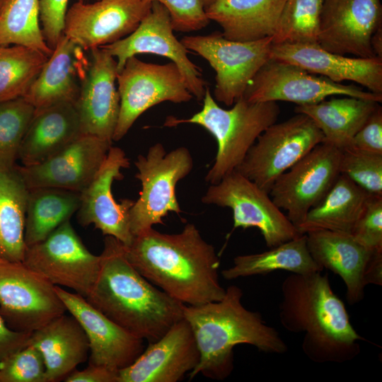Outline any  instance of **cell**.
I'll use <instances>...</instances> for the list:
<instances>
[{"label": "cell", "mask_w": 382, "mask_h": 382, "mask_svg": "<svg viewBox=\"0 0 382 382\" xmlns=\"http://www.w3.org/2000/svg\"><path fill=\"white\" fill-rule=\"evenodd\" d=\"M100 255V270L86 299L110 320L149 343L183 318L185 304L143 277L117 239L105 236Z\"/></svg>", "instance_id": "obj_2"}, {"label": "cell", "mask_w": 382, "mask_h": 382, "mask_svg": "<svg viewBox=\"0 0 382 382\" xmlns=\"http://www.w3.org/2000/svg\"><path fill=\"white\" fill-rule=\"evenodd\" d=\"M49 57L22 45H0V102L23 98Z\"/></svg>", "instance_id": "obj_35"}, {"label": "cell", "mask_w": 382, "mask_h": 382, "mask_svg": "<svg viewBox=\"0 0 382 382\" xmlns=\"http://www.w3.org/2000/svg\"><path fill=\"white\" fill-rule=\"evenodd\" d=\"M66 382H118V372L103 366L88 364L81 370H74L64 380Z\"/></svg>", "instance_id": "obj_45"}, {"label": "cell", "mask_w": 382, "mask_h": 382, "mask_svg": "<svg viewBox=\"0 0 382 382\" xmlns=\"http://www.w3.org/2000/svg\"><path fill=\"white\" fill-rule=\"evenodd\" d=\"M40 0H5L0 8V45H22L52 53L40 26Z\"/></svg>", "instance_id": "obj_34"}, {"label": "cell", "mask_w": 382, "mask_h": 382, "mask_svg": "<svg viewBox=\"0 0 382 382\" xmlns=\"http://www.w3.org/2000/svg\"><path fill=\"white\" fill-rule=\"evenodd\" d=\"M340 170L369 194L382 196V155L345 148L341 150Z\"/></svg>", "instance_id": "obj_38"}, {"label": "cell", "mask_w": 382, "mask_h": 382, "mask_svg": "<svg viewBox=\"0 0 382 382\" xmlns=\"http://www.w3.org/2000/svg\"><path fill=\"white\" fill-rule=\"evenodd\" d=\"M323 1L286 0L272 44L318 43Z\"/></svg>", "instance_id": "obj_36"}, {"label": "cell", "mask_w": 382, "mask_h": 382, "mask_svg": "<svg viewBox=\"0 0 382 382\" xmlns=\"http://www.w3.org/2000/svg\"><path fill=\"white\" fill-rule=\"evenodd\" d=\"M0 382H47L40 352L28 344L8 357L0 365Z\"/></svg>", "instance_id": "obj_39"}, {"label": "cell", "mask_w": 382, "mask_h": 382, "mask_svg": "<svg viewBox=\"0 0 382 382\" xmlns=\"http://www.w3.org/2000/svg\"><path fill=\"white\" fill-rule=\"evenodd\" d=\"M310 254L323 269L339 275L346 287L349 304L364 298L366 275L376 250H371L349 233L318 230L306 233Z\"/></svg>", "instance_id": "obj_24"}, {"label": "cell", "mask_w": 382, "mask_h": 382, "mask_svg": "<svg viewBox=\"0 0 382 382\" xmlns=\"http://www.w3.org/2000/svg\"><path fill=\"white\" fill-rule=\"evenodd\" d=\"M157 1L169 11L175 31L191 32L205 28L209 23L199 0H146Z\"/></svg>", "instance_id": "obj_41"}, {"label": "cell", "mask_w": 382, "mask_h": 382, "mask_svg": "<svg viewBox=\"0 0 382 382\" xmlns=\"http://www.w3.org/2000/svg\"><path fill=\"white\" fill-rule=\"evenodd\" d=\"M371 195L340 173L328 194L308 212L296 228L301 234L318 230L351 234Z\"/></svg>", "instance_id": "obj_29"}, {"label": "cell", "mask_w": 382, "mask_h": 382, "mask_svg": "<svg viewBox=\"0 0 382 382\" xmlns=\"http://www.w3.org/2000/svg\"><path fill=\"white\" fill-rule=\"evenodd\" d=\"M30 334L11 329L0 314V365L11 354L27 345Z\"/></svg>", "instance_id": "obj_44"}, {"label": "cell", "mask_w": 382, "mask_h": 382, "mask_svg": "<svg viewBox=\"0 0 382 382\" xmlns=\"http://www.w3.org/2000/svg\"><path fill=\"white\" fill-rule=\"evenodd\" d=\"M112 143L81 134L64 148L45 160L16 168L28 189L54 187L81 192L94 178Z\"/></svg>", "instance_id": "obj_18"}, {"label": "cell", "mask_w": 382, "mask_h": 382, "mask_svg": "<svg viewBox=\"0 0 382 382\" xmlns=\"http://www.w3.org/2000/svg\"><path fill=\"white\" fill-rule=\"evenodd\" d=\"M4 1L5 0H0V8H1L2 4H4Z\"/></svg>", "instance_id": "obj_48"}, {"label": "cell", "mask_w": 382, "mask_h": 382, "mask_svg": "<svg viewBox=\"0 0 382 382\" xmlns=\"http://www.w3.org/2000/svg\"><path fill=\"white\" fill-rule=\"evenodd\" d=\"M180 42L187 50L205 59L214 69V98L231 106L243 97L250 81L270 59L272 37L238 42L215 32L207 35H186Z\"/></svg>", "instance_id": "obj_8"}, {"label": "cell", "mask_w": 382, "mask_h": 382, "mask_svg": "<svg viewBox=\"0 0 382 382\" xmlns=\"http://www.w3.org/2000/svg\"><path fill=\"white\" fill-rule=\"evenodd\" d=\"M35 112L23 98L0 102V172L13 169L21 144Z\"/></svg>", "instance_id": "obj_37"}, {"label": "cell", "mask_w": 382, "mask_h": 382, "mask_svg": "<svg viewBox=\"0 0 382 382\" xmlns=\"http://www.w3.org/2000/svg\"><path fill=\"white\" fill-rule=\"evenodd\" d=\"M270 58L294 64L335 83L352 81L382 94V59L378 57H349L316 43L272 44Z\"/></svg>", "instance_id": "obj_23"}, {"label": "cell", "mask_w": 382, "mask_h": 382, "mask_svg": "<svg viewBox=\"0 0 382 382\" xmlns=\"http://www.w3.org/2000/svg\"><path fill=\"white\" fill-rule=\"evenodd\" d=\"M346 148L382 155V108L380 105L354 134Z\"/></svg>", "instance_id": "obj_43"}, {"label": "cell", "mask_w": 382, "mask_h": 382, "mask_svg": "<svg viewBox=\"0 0 382 382\" xmlns=\"http://www.w3.org/2000/svg\"><path fill=\"white\" fill-rule=\"evenodd\" d=\"M200 111L183 119L168 116L163 126L198 125L217 142L214 163L205 181L214 185L236 170L260 134L277 121L280 108L277 102H250L241 97L228 110L218 105L207 88Z\"/></svg>", "instance_id": "obj_5"}, {"label": "cell", "mask_w": 382, "mask_h": 382, "mask_svg": "<svg viewBox=\"0 0 382 382\" xmlns=\"http://www.w3.org/2000/svg\"><path fill=\"white\" fill-rule=\"evenodd\" d=\"M90 51L89 66L74 105L81 134L112 143L120 108V94L115 86L117 61L103 47Z\"/></svg>", "instance_id": "obj_21"}, {"label": "cell", "mask_w": 382, "mask_h": 382, "mask_svg": "<svg viewBox=\"0 0 382 382\" xmlns=\"http://www.w3.org/2000/svg\"><path fill=\"white\" fill-rule=\"evenodd\" d=\"M204 8H206L217 0H199Z\"/></svg>", "instance_id": "obj_47"}, {"label": "cell", "mask_w": 382, "mask_h": 382, "mask_svg": "<svg viewBox=\"0 0 382 382\" xmlns=\"http://www.w3.org/2000/svg\"><path fill=\"white\" fill-rule=\"evenodd\" d=\"M173 30L168 9L159 2L153 1L149 12L133 33L101 47L115 58L117 73L128 58L138 54H154L168 58L180 69L192 96L202 100L207 88L206 83Z\"/></svg>", "instance_id": "obj_15"}, {"label": "cell", "mask_w": 382, "mask_h": 382, "mask_svg": "<svg viewBox=\"0 0 382 382\" xmlns=\"http://www.w3.org/2000/svg\"><path fill=\"white\" fill-rule=\"evenodd\" d=\"M129 159L119 147L110 146L106 158L88 186L80 192L77 210L79 223L83 226L93 224L104 236H110L125 246L132 242L129 212L134 201H116L112 183L124 178L122 168L129 167Z\"/></svg>", "instance_id": "obj_17"}, {"label": "cell", "mask_w": 382, "mask_h": 382, "mask_svg": "<svg viewBox=\"0 0 382 382\" xmlns=\"http://www.w3.org/2000/svg\"><path fill=\"white\" fill-rule=\"evenodd\" d=\"M351 235L369 250L382 251V196H370Z\"/></svg>", "instance_id": "obj_40"}, {"label": "cell", "mask_w": 382, "mask_h": 382, "mask_svg": "<svg viewBox=\"0 0 382 382\" xmlns=\"http://www.w3.org/2000/svg\"><path fill=\"white\" fill-rule=\"evenodd\" d=\"M371 47L374 56L382 59V26L379 27L371 36Z\"/></svg>", "instance_id": "obj_46"}, {"label": "cell", "mask_w": 382, "mask_h": 382, "mask_svg": "<svg viewBox=\"0 0 382 382\" xmlns=\"http://www.w3.org/2000/svg\"><path fill=\"white\" fill-rule=\"evenodd\" d=\"M323 141L314 122L306 115L296 113L264 130L236 170L270 193L282 174Z\"/></svg>", "instance_id": "obj_7"}, {"label": "cell", "mask_w": 382, "mask_h": 382, "mask_svg": "<svg viewBox=\"0 0 382 382\" xmlns=\"http://www.w3.org/2000/svg\"><path fill=\"white\" fill-rule=\"evenodd\" d=\"M199 357L192 330L183 318L120 370L118 382H177L196 367Z\"/></svg>", "instance_id": "obj_22"}, {"label": "cell", "mask_w": 382, "mask_h": 382, "mask_svg": "<svg viewBox=\"0 0 382 382\" xmlns=\"http://www.w3.org/2000/svg\"><path fill=\"white\" fill-rule=\"evenodd\" d=\"M125 250L128 261L143 277L185 305L216 301L225 295L215 248L192 224L175 234L151 228L134 236Z\"/></svg>", "instance_id": "obj_1"}, {"label": "cell", "mask_w": 382, "mask_h": 382, "mask_svg": "<svg viewBox=\"0 0 382 382\" xmlns=\"http://www.w3.org/2000/svg\"><path fill=\"white\" fill-rule=\"evenodd\" d=\"M286 0H217L204 11L232 41L250 42L272 37Z\"/></svg>", "instance_id": "obj_28"}, {"label": "cell", "mask_w": 382, "mask_h": 382, "mask_svg": "<svg viewBox=\"0 0 382 382\" xmlns=\"http://www.w3.org/2000/svg\"><path fill=\"white\" fill-rule=\"evenodd\" d=\"M134 164L138 170L135 178L141 185L129 212L131 231L136 236L154 225L163 224L168 212H181L175 187L192 170L193 159L184 146L166 153L163 145L156 143L145 156L139 155Z\"/></svg>", "instance_id": "obj_6"}, {"label": "cell", "mask_w": 382, "mask_h": 382, "mask_svg": "<svg viewBox=\"0 0 382 382\" xmlns=\"http://www.w3.org/2000/svg\"><path fill=\"white\" fill-rule=\"evenodd\" d=\"M28 192L16 166L0 172V260L23 261Z\"/></svg>", "instance_id": "obj_32"}, {"label": "cell", "mask_w": 382, "mask_h": 382, "mask_svg": "<svg viewBox=\"0 0 382 382\" xmlns=\"http://www.w3.org/2000/svg\"><path fill=\"white\" fill-rule=\"evenodd\" d=\"M78 1H88V0H78Z\"/></svg>", "instance_id": "obj_49"}, {"label": "cell", "mask_w": 382, "mask_h": 382, "mask_svg": "<svg viewBox=\"0 0 382 382\" xmlns=\"http://www.w3.org/2000/svg\"><path fill=\"white\" fill-rule=\"evenodd\" d=\"M242 289H226L219 301L183 308V318L194 334L199 361L189 373L190 379L202 374L215 380L226 378L233 369L234 347L246 344L270 354H284L288 347L273 327L265 323L259 312L243 305Z\"/></svg>", "instance_id": "obj_4"}, {"label": "cell", "mask_w": 382, "mask_h": 382, "mask_svg": "<svg viewBox=\"0 0 382 382\" xmlns=\"http://www.w3.org/2000/svg\"><path fill=\"white\" fill-rule=\"evenodd\" d=\"M81 134L74 104L62 103L35 110L21 144L18 160L25 166L38 164Z\"/></svg>", "instance_id": "obj_27"}, {"label": "cell", "mask_w": 382, "mask_h": 382, "mask_svg": "<svg viewBox=\"0 0 382 382\" xmlns=\"http://www.w3.org/2000/svg\"><path fill=\"white\" fill-rule=\"evenodd\" d=\"M281 325L289 332H303L304 354L318 364L344 363L361 352L364 340L352 326L342 300L327 274L291 273L281 285Z\"/></svg>", "instance_id": "obj_3"}, {"label": "cell", "mask_w": 382, "mask_h": 382, "mask_svg": "<svg viewBox=\"0 0 382 382\" xmlns=\"http://www.w3.org/2000/svg\"><path fill=\"white\" fill-rule=\"evenodd\" d=\"M378 105L374 100L344 96L296 105L294 111L306 115L314 122L325 142L342 150Z\"/></svg>", "instance_id": "obj_30"}, {"label": "cell", "mask_w": 382, "mask_h": 382, "mask_svg": "<svg viewBox=\"0 0 382 382\" xmlns=\"http://www.w3.org/2000/svg\"><path fill=\"white\" fill-rule=\"evenodd\" d=\"M341 149L325 141L316 146L273 184L270 195L296 227L340 175Z\"/></svg>", "instance_id": "obj_14"}, {"label": "cell", "mask_w": 382, "mask_h": 382, "mask_svg": "<svg viewBox=\"0 0 382 382\" xmlns=\"http://www.w3.org/2000/svg\"><path fill=\"white\" fill-rule=\"evenodd\" d=\"M28 344L42 354L47 382L64 380L88 359L90 352L83 328L70 313H64L31 332Z\"/></svg>", "instance_id": "obj_26"}, {"label": "cell", "mask_w": 382, "mask_h": 382, "mask_svg": "<svg viewBox=\"0 0 382 382\" xmlns=\"http://www.w3.org/2000/svg\"><path fill=\"white\" fill-rule=\"evenodd\" d=\"M332 96L382 101V94L366 91L353 84L335 83L294 64L272 58L257 72L243 98L250 102L286 101L301 105L316 103Z\"/></svg>", "instance_id": "obj_12"}, {"label": "cell", "mask_w": 382, "mask_h": 382, "mask_svg": "<svg viewBox=\"0 0 382 382\" xmlns=\"http://www.w3.org/2000/svg\"><path fill=\"white\" fill-rule=\"evenodd\" d=\"M23 262L54 286L86 298L97 279L100 255L87 249L69 220L42 241L27 246Z\"/></svg>", "instance_id": "obj_13"}, {"label": "cell", "mask_w": 382, "mask_h": 382, "mask_svg": "<svg viewBox=\"0 0 382 382\" xmlns=\"http://www.w3.org/2000/svg\"><path fill=\"white\" fill-rule=\"evenodd\" d=\"M146 0L78 1L67 9L63 34L85 51L133 33L151 9Z\"/></svg>", "instance_id": "obj_16"}, {"label": "cell", "mask_w": 382, "mask_h": 382, "mask_svg": "<svg viewBox=\"0 0 382 382\" xmlns=\"http://www.w3.org/2000/svg\"><path fill=\"white\" fill-rule=\"evenodd\" d=\"M90 59L64 34L23 98L35 110L62 103L74 105Z\"/></svg>", "instance_id": "obj_25"}, {"label": "cell", "mask_w": 382, "mask_h": 382, "mask_svg": "<svg viewBox=\"0 0 382 382\" xmlns=\"http://www.w3.org/2000/svg\"><path fill=\"white\" fill-rule=\"evenodd\" d=\"M381 26V0H324L318 43L342 55L376 57L371 38Z\"/></svg>", "instance_id": "obj_19"}, {"label": "cell", "mask_w": 382, "mask_h": 382, "mask_svg": "<svg viewBox=\"0 0 382 382\" xmlns=\"http://www.w3.org/2000/svg\"><path fill=\"white\" fill-rule=\"evenodd\" d=\"M69 0H40V21L44 39L54 50L62 35Z\"/></svg>", "instance_id": "obj_42"}, {"label": "cell", "mask_w": 382, "mask_h": 382, "mask_svg": "<svg viewBox=\"0 0 382 382\" xmlns=\"http://www.w3.org/2000/svg\"><path fill=\"white\" fill-rule=\"evenodd\" d=\"M276 270L306 274L323 270L311 257L305 233L262 253L238 255L233 259V266L222 270L221 274L224 279L232 280Z\"/></svg>", "instance_id": "obj_31"}, {"label": "cell", "mask_w": 382, "mask_h": 382, "mask_svg": "<svg viewBox=\"0 0 382 382\" xmlns=\"http://www.w3.org/2000/svg\"><path fill=\"white\" fill-rule=\"evenodd\" d=\"M202 202L230 208L233 228H258L269 248L301 235L270 193L236 170L210 185Z\"/></svg>", "instance_id": "obj_10"}, {"label": "cell", "mask_w": 382, "mask_h": 382, "mask_svg": "<svg viewBox=\"0 0 382 382\" xmlns=\"http://www.w3.org/2000/svg\"><path fill=\"white\" fill-rule=\"evenodd\" d=\"M79 205L80 192L54 187L28 189L24 233L26 247L42 241L70 220Z\"/></svg>", "instance_id": "obj_33"}, {"label": "cell", "mask_w": 382, "mask_h": 382, "mask_svg": "<svg viewBox=\"0 0 382 382\" xmlns=\"http://www.w3.org/2000/svg\"><path fill=\"white\" fill-rule=\"evenodd\" d=\"M117 82L120 108L112 137L116 141L150 108L164 101L185 103L193 97L180 69L172 62L156 64L130 57L117 73Z\"/></svg>", "instance_id": "obj_9"}, {"label": "cell", "mask_w": 382, "mask_h": 382, "mask_svg": "<svg viewBox=\"0 0 382 382\" xmlns=\"http://www.w3.org/2000/svg\"><path fill=\"white\" fill-rule=\"evenodd\" d=\"M55 291L66 311L83 328L89 343V364L118 372L144 350L143 340L134 336L91 305L85 297L59 286Z\"/></svg>", "instance_id": "obj_20"}, {"label": "cell", "mask_w": 382, "mask_h": 382, "mask_svg": "<svg viewBox=\"0 0 382 382\" xmlns=\"http://www.w3.org/2000/svg\"><path fill=\"white\" fill-rule=\"evenodd\" d=\"M66 311L44 276L23 262L0 260V314L11 329L31 333Z\"/></svg>", "instance_id": "obj_11"}]
</instances>
